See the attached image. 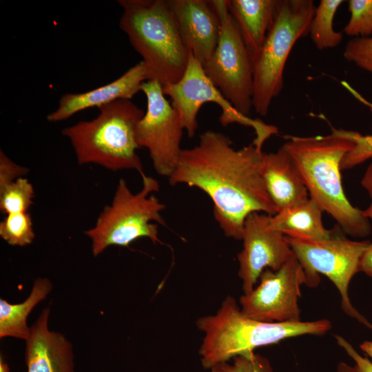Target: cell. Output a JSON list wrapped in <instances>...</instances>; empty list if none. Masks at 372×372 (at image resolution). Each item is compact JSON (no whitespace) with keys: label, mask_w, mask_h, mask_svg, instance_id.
Listing matches in <instances>:
<instances>
[{"label":"cell","mask_w":372,"mask_h":372,"mask_svg":"<svg viewBox=\"0 0 372 372\" xmlns=\"http://www.w3.org/2000/svg\"><path fill=\"white\" fill-rule=\"evenodd\" d=\"M283 145L296 165L310 198L330 214L342 231L353 237L370 235L371 226L362 211L347 198L340 163L355 145L348 130L331 128L327 136H285Z\"/></svg>","instance_id":"obj_2"},{"label":"cell","mask_w":372,"mask_h":372,"mask_svg":"<svg viewBox=\"0 0 372 372\" xmlns=\"http://www.w3.org/2000/svg\"><path fill=\"white\" fill-rule=\"evenodd\" d=\"M360 271H362L367 276L372 277V242H371L361 258Z\"/></svg>","instance_id":"obj_31"},{"label":"cell","mask_w":372,"mask_h":372,"mask_svg":"<svg viewBox=\"0 0 372 372\" xmlns=\"http://www.w3.org/2000/svg\"><path fill=\"white\" fill-rule=\"evenodd\" d=\"M280 0H227L254 62L271 29Z\"/></svg>","instance_id":"obj_18"},{"label":"cell","mask_w":372,"mask_h":372,"mask_svg":"<svg viewBox=\"0 0 372 372\" xmlns=\"http://www.w3.org/2000/svg\"><path fill=\"white\" fill-rule=\"evenodd\" d=\"M337 372H361V371L356 365L352 366L341 362L338 365Z\"/></svg>","instance_id":"obj_32"},{"label":"cell","mask_w":372,"mask_h":372,"mask_svg":"<svg viewBox=\"0 0 372 372\" xmlns=\"http://www.w3.org/2000/svg\"><path fill=\"white\" fill-rule=\"evenodd\" d=\"M316 6L312 0H280L273 23L253 62V108L266 116L283 87L288 56L307 34Z\"/></svg>","instance_id":"obj_7"},{"label":"cell","mask_w":372,"mask_h":372,"mask_svg":"<svg viewBox=\"0 0 372 372\" xmlns=\"http://www.w3.org/2000/svg\"><path fill=\"white\" fill-rule=\"evenodd\" d=\"M262 152L253 143L235 149L227 135L207 130L200 135L198 145L182 149L168 181L172 186L186 184L205 192L225 235L242 240L250 214L278 212L262 175Z\"/></svg>","instance_id":"obj_1"},{"label":"cell","mask_w":372,"mask_h":372,"mask_svg":"<svg viewBox=\"0 0 372 372\" xmlns=\"http://www.w3.org/2000/svg\"><path fill=\"white\" fill-rule=\"evenodd\" d=\"M323 209L310 197L280 209L271 216L270 226L285 236L311 240L330 238L333 229H327L322 223Z\"/></svg>","instance_id":"obj_19"},{"label":"cell","mask_w":372,"mask_h":372,"mask_svg":"<svg viewBox=\"0 0 372 372\" xmlns=\"http://www.w3.org/2000/svg\"><path fill=\"white\" fill-rule=\"evenodd\" d=\"M344 56L372 74V37L351 39L345 46Z\"/></svg>","instance_id":"obj_27"},{"label":"cell","mask_w":372,"mask_h":372,"mask_svg":"<svg viewBox=\"0 0 372 372\" xmlns=\"http://www.w3.org/2000/svg\"><path fill=\"white\" fill-rule=\"evenodd\" d=\"M210 369L211 372H273L269 360L254 352L237 355Z\"/></svg>","instance_id":"obj_26"},{"label":"cell","mask_w":372,"mask_h":372,"mask_svg":"<svg viewBox=\"0 0 372 372\" xmlns=\"http://www.w3.org/2000/svg\"><path fill=\"white\" fill-rule=\"evenodd\" d=\"M182 40L203 66L213 54L220 32V19L211 1L167 0Z\"/></svg>","instance_id":"obj_14"},{"label":"cell","mask_w":372,"mask_h":372,"mask_svg":"<svg viewBox=\"0 0 372 372\" xmlns=\"http://www.w3.org/2000/svg\"><path fill=\"white\" fill-rule=\"evenodd\" d=\"M259 280L249 293L240 298L245 316L266 322L301 321L298 300L306 276L296 256L276 271L266 269Z\"/></svg>","instance_id":"obj_12"},{"label":"cell","mask_w":372,"mask_h":372,"mask_svg":"<svg viewBox=\"0 0 372 372\" xmlns=\"http://www.w3.org/2000/svg\"><path fill=\"white\" fill-rule=\"evenodd\" d=\"M163 89L164 94L172 99V105L179 115L182 125L189 138L196 134L198 113L206 103H214L220 107L222 113L219 121L223 126L237 123L253 127L256 134L253 143L259 149H262L268 138L278 132L276 127L239 112L209 79L203 65L191 52L181 79Z\"/></svg>","instance_id":"obj_10"},{"label":"cell","mask_w":372,"mask_h":372,"mask_svg":"<svg viewBox=\"0 0 372 372\" xmlns=\"http://www.w3.org/2000/svg\"><path fill=\"white\" fill-rule=\"evenodd\" d=\"M362 185L369 194L371 203L367 209L362 211L363 215L368 219L372 220V164L369 165L361 180Z\"/></svg>","instance_id":"obj_30"},{"label":"cell","mask_w":372,"mask_h":372,"mask_svg":"<svg viewBox=\"0 0 372 372\" xmlns=\"http://www.w3.org/2000/svg\"><path fill=\"white\" fill-rule=\"evenodd\" d=\"M270 218L253 212L245 220L243 248L237 256L244 294L254 289L264 270L276 271L295 257L286 236L270 226Z\"/></svg>","instance_id":"obj_13"},{"label":"cell","mask_w":372,"mask_h":372,"mask_svg":"<svg viewBox=\"0 0 372 372\" xmlns=\"http://www.w3.org/2000/svg\"><path fill=\"white\" fill-rule=\"evenodd\" d=\"M119 27L143 58L147 81L163 87L183 76L189 52L180 37L167 0H118Z\"/></svg>","instance_id":"obj_4"},{"label":"cell","mask_w":372,"mask_h":372,"mask_svg":"<svg viewBox=\"0 0 372 372\" xmlns=\"http://www.w3.org/2000/svg\"><path fill=\"white\" fill-rule=\"evenodd\" d=\"M28 172L29 169L27 167L15 163L1 149L0 191H2L17 179L24 177Z\"/></svg>","instance_id":"obj_28"},{"label":"cell","mask_w":372,"mask_h":372,"mask_svg":"<svg viewBox=\"0 0 372 372\" xmlns=\"http://www.w3.org/2000/svg\"><path fill=\"white\" fill-rule=\"evenodd\" d=\"M340 229L336 226L332 236L323 240L285 236L304 269L305 285L316 287L320 282V274L326 276L338 289L344 313L372 329V324L352 305L348 293L349 283L360 272L361 258L371 242L351 240Z\"/></svg>","instance_id":"obj_8"},{"label":"cell","mask_w":372,"mask_h":372,"mask_svg":"<svg viewBox=\"0 0 372 372\" xmlns=\"http://www.w3.org/2000/svg\"><path fill=\"white\" fill-rule=\"evenodd\" d=\"M342 0H321L316 7L311 21L309 34L319 50L333 48L342 41L341 32L334 30L333 21Z\"/></svg>","instance_id":"obj_21"},{"label":"cell","mask_w":372,"mask_h":372,"mask_svg":"<svg viewBox=\"0 0 372 372\" xmlns=\"http://www.w3.org/2000/svg\"><path fill=\"white\" fill-rule=\"evenodd\" d=\"M360 347L372 358V341H364L360 344Z\"/></svg>","instance_id":"obj_33"},{"label":"cell","mask_w":372,"mask_h":372,"mask_svg":"<svg viewBox=\"0 0 372 372\" xmlns=\"http://www.w3.org/2000/svg\"><path fill=\"white\" fill-rule=\"evenodd\" d=\"M143 187L134 194L125 179L121 178L110 205L105 206L94 227L84 231L92 242L96 257L112 245L127 247L140 238L163 244L158 238V223L166 225L161 215L165 206L152 194L159 190V183L145 175Z\"/></svg>","instance_id":"obj_6"},{"label":"cell","mask_w":372,"mask_h":372,"mask_svg":"<svg viewBox=\"0 0 372 372\" xmlns=\"http://www.w3.org/2000/svg\"><path fill=\"white\" fill-rule=\"evenodd\" d=\"M350 19L344 32L350 37H369L372 35V0H349Z\"/></svg>","instance_id":"obj_25"},{"label":"cell","mask_w":372,"mask_h":372,"mask_svg":"<svg viewBox=\"0 0 372 372\" xmlns=\"http://www.w3.org/2000/svg\"><path fill=\"white\" fill-rule=\"evenodd\" d=\"M96 117L62 130L79 165L96 164L111 171L136 170L145 174L136 153V128L145 112L130 99L115 101L100 108Z\"/></svg>","instance_id":"obj_5"},{"label":"cell","mask_w":372,"mask_h":372,"mask_svg":"<svg viewBox=\"0 0 372 372\" xmlns=\"http://www.w3.org/2000/svg\"><path fill=\"white\" fill-rule=\"evenodd\" d=\"M52 289L49 279L37 278L28 298L19 304L0 299V338L12 337L26 340L30 333L27 318L34 307L44 300Z\"/></svg>","instance_id":"obj_20"},{"label":"cell","mask_w":372,"mask_h":372,"mask_svg":"<svg viewBox=\"0 0 372 372\" xmlns=\"http://www.w3.org/2000/svg\"><path fill=\"white\" fill-rule=\"evenodd\" d=\"M50 312L42 311L25 340L28 372H74L72 346L64 335L49 329Z\"/></svg>","instance_id":"obj_16"},{"label":"cell","mask_w":372,"mask_h":372,"mask_svg":"<svg viewBox=\"0 0 372 372\" xmlns=\"http://www.w3.org/2000/svg\"><path fill=\"white\" fill-rule=\"evenodd\" d=\"M211 3L220 19V32L213 54L203 67L223 95L248 116L253 107V61L229 12L227 0Z\"/></svg>","instance_id":"obj_9"},{"label":"cell","mask_w":372,"mask_h":372,"mask_svg":"<svg viewBox=\"0 0 372 372\" xmlns=\"http://www.w3.org/2000/svg\"><path fill=\"white\" fill-rule=\"evenodd\" d=\"M261 172L278 211L309 198L300 174L283 145L276 152H262Z\"/></svg>","instance_id":"obj_17"},{"label":"cell","mask_w":372,"mask_h":372,"mask_svg":"<svg viewBox=\"0 0 372 372\" xmlns=\"http://www.w3.org/2000/svg\"><path fill=\"white\" fill-rule=\"evenodd\" d=\"M0 237L12 246L31 244L35 237L31 216L28 212L6 215L0 223Z\"/></svg>","instance_id":"obj_23"},{"label":"cell","mask_w":372,"mask_h":372,"mask_svg":"<svg viewBox=\"0 0 372 372\" xmlns=\"http://www.w3.org/2000/svg\"><path fill=\"white\" fill-rule=\"evenodd\" d=\"M141 91L147 99V110L137 125V143L139 147L147 149L155 171L169 178L182 150L184 128L159 83L147 81L142 84Z\"/></svg>","instance_id":"obj_11"},{"label":"cell","mask_w":372,"mask_h":372,"mask_svg":"<svg viewBox=\"0 0 372 372\" xmlns=\"http://www.w3.org/2000/svg\"><path fill=\"white\" fill-rule=\"evenodd\" d=\"M338 344L344 349L346 353L355 361V365L361 372H372V362L366 358L360 355L353 347L343 337L335 335Z\"/></svg>","instance_id":"obj_29"},{"label":"cell","mask_w":372,"mask_h":372,"mask_svg":"<svg viewBox=\"0 0 372 372\" xmlns=\"http://www.w3.org/2000/svg\"><path fill=\"white\" fill-rule=\"evenodd\" d=\"M204 337L199 349L205 369L231 360L258 347L303 335H322L331 328L329 320L298 322H266L245 316L236 300L227 296L214 315L196 322Z\"/></svg>","instance_id":"obj_3"},{"label":"cell","mask_w":372,"mask_h":372,"mask_svg":"<svg viewBox=\"0 0 372 372\" xmlns=\"http://www.w3.org/2000/svg\"><path fill=\"white\" fill-rule=\"evenodd\" d=\"M0 372H10L8 365L3 362L1 356L0 358Z\"/></svg>","instance_id":"obj_34"},{"label":"cell","mask_w":372,"mask_h":372,"mask_svg":"<svg viewBox=\"0 0 372 372\" xmlns=\"http://www.w3.org/2000/svg\"><path fill=\"white\" fill-rule=\"evenodd\" d=\"M147 81L146 68L141 61L105 85L84 92L63 94L57 108L48 114L46 119L50 123L60 122L89 108H100L121 99L131 100Z\"/></svg>","instance_id":"obj_15"},{"label":"cell","mask_w":372,"mask_h":372,"mask_svg":"<svg viewBox=\"0 0 372 372\" xmlns=\"http://www.w3.org/2000/svg\"><path fill=\"white\" fill-rule=\"evenodd\" d=\"M34 191L25 177H21L0 191V209L6 215L25 213L33 203Z\"/></svg>","instance_id":"obj_22"},{"label":"cell","mask_w":372,"mask_h":372,"mask_svg":"<svg viewBox=\"0 0 372 372\" xmlns=\"http://www.w3.org/2000/svg\"><path fill=\"white\" fill-rule=\"evenodd\" d=\"M343 86L347 88L360 101L369 106L372 111L371 103L362 98L347 82L343 83ZM348 134L353 141L355 145L343 157L340 163L341 170L351 169L372 158V135H362L359 132L350 130H348Z\"/></svg>","instance_id":"obj_24"}]
</instances>
